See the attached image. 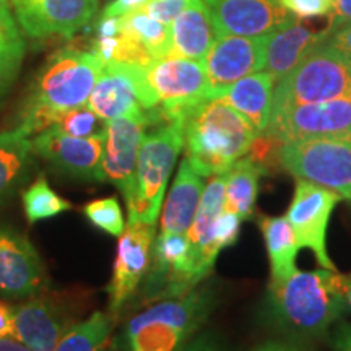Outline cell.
<instances>
[{
	"instance_id": "6da1fadb",
	"label": "cell",
	"mask_w": 351,
	"mask_h": 351,
	"mask_svg": "<svg viewBox=\"0 0 351 351\" xmlns=\"http://www.w3.org/2000/svg\"><path fill=\"white\" fill-rule=\"evenodd\" d=\"M270 317L280 330L298 340L326 335L345 314V298L333 270L295 271L269 287Z\"/></svg>"
},
{
	"instance_id": "7a4b0ae2",
	"label": "cell",
	"mask_w": 351,
	"mask_h": 351,
	"mask_svg": "<svg viewBox=\"0 0 351 351\" xmlns=\"http://www.w3.org/2000/svg\"><path fill=\"white\" fill-rule=\"evenodd\" d=\"M256 137L251 122L218 99L197 104L184 121L186 160L204 178L228 173Z\"/></svg>"
},
{
	"instance_id": "3957f363",
	"label": "cell",
	"mask_w": 351,
	"mask_h": 351,
	"mask_svg": "<svg viewBox=\"0 0 351 351\" xmlns=\"http://www.w3.org/2000/svg\"><path fill=\"white\" fill-rule=\"evenodd\" d=\"M215 306L212 288L163 300L132 317L121 333V351H178L194 339Z\"/></svg>"
},
{
	"instance_id": "277c9868",
	"label": "cell",
	"mask_w": 351,
	"mask_h": 351,
	"mask_svg": "<svg viewBox=\"0 0 351 351\" xmlns=\"http://www.w3.org/2000/svg\"><path fill=\"white\" fill-rule=\"evenodd\" d=\"M184 148V121L163 122L145 134L140 145L135 184L125 199L130 223L156 225L169 176Z\"/></svg>"
},
{
	"instance_id": "5b68a950",
	"label": "cell",
	"mask_w": 351,
	"mask_h": 351,
	"mask_svg": "<svg viewBox=\"0 0 351 351\" xmlns=\"http://www.w3.org/2000/svg\"><path fill=\"white\" fill-rule=\"evenodd\" d=\"M348 96H351V64L339 51L322 43L295 70L276 82L271 117L301 104L324 103Z\"/></svg>"
},
{
	"instance_id": "8992f818",
	"label": "cell",
	"mask_w": 351,
	"mask_h": 351,
	"mask_svg": "<svg viewBox=\"0 0 351 351\" xmlns=\"http://www.w3.org/2000/svg\"><path fill=\"white\" fill-rule=\"evenodd\" d=\"M104 65L95 51H60L41 70L28 104L54 111L86 106Z\"/></svg>"
},
{
	"instance_id": "52a82bcc",
	"label": "cell",
	"mask_w": 351,
	"mask_h": 351,
	"mask_svg": "<svg viewBox=\"0 0 351 351\" xmlns=\"http://www.w3.org/2000/svg\"><path fill=\"white\" fill-rule=\"evenodd\" d=\"M280 163L298 179L330 189L351 200V142L304 138L283 142Z\"/></svg>"
},
{
	"instance_id": "ba28073f",
	"label": "cell",
	"mask_w": 351,
	"mask_h": 351,
	"mask_svg": "<svg viewBox=\"0 0 351 351\" xmlns=\"http://www.w3.org/2000/svg\"><path fill=\"white\" fill-rule=\"evenodd\" d=\"M339 202L340 195L330 189L298 179L295 195L287 213L298 247L311 249L319 265L333 271L335 267L327 251V228L333 208Z\"/></svg>"
},
{
	"instance_id": "9c48e42d",
	"label": "cell",
	"mask_w": 351,
	"mask_h": 351,
	"mask_svg": "<svg viewBox=\"0 0 351 351\" xmlns=\"http://www.w3.org/2000/svg\"><path fill=\"white\" fill-rule=\"evenodd\" d=\"M104 135L73 137L57 125L39 132L32 140L33 153L57 173L80 181H103Z\"/></svg>"
},
{
	"instance_id": "30bf717a",
	"label": "cell",
	"mask_w": 351,
	"mask_h": 351,
	"mask_svg": "<svg viewBox=\"0 0 351 351\" xmlns=\"http://www.w3.org/2000/svg\"><path fill=\"white\" fill-rule=\"evenodd\" d=\"M265 134L274 135L282 143L304 138H341L351 142V96L288 109L271 117Z\"/></svg>"
},
{
	"instance_id": "8fae6325",
	"label": "cell",
	"mask_w": 351,
	"mask_h": 351,
	"mask_svg": "<svg viewBox=\"0 0 351 351\" xmlns=\"http://www.w3.org/2000/svg\"><path fill=\"white\" fill-rule=\"evenodd\" d=\"M267 36H218L205 54L208 78V99H218L241 78L262 72L265 67Z\"/></svg>"
},
{
	"instance_id": "7c38bea8",
	"label": "cell",
	"mask_w": 351,
	"mask_h": 351,
	"mask_svg": "<svg viewBox=\"0 0 351 351\" xmlns=\"http://www.w3.org/2000/svg\"><path fill=\"white\" fill-rule=\"evenodd\" d=\"M155 228L156 225L129 221L121 234L112 278L108 287L109 314L114 319L137 291L140 282L150 269Z\"/></svg>"
},
{
	"instance_id": "4fadbf2b",
	"label": "cell",
	"mask_w": 351,
	"mask_h": 351,
	"mask_svg": "<svg viewBox=\"0 0 351 351\" xmlns=\"http://www.w3.org/2000/svg\"><path fill=\"white\" fill-rule=\"evenodd\" d=\"M21 28L32 38H70L90 23L99 0H12Z\"/></svg>"
},
{
	"instance_id": "5bb4252c",
	"label": "cell",
	"mask_w": 351,
	"mask_h": 351,
	"mask_svg": "<svg viewBox=\"0 0 351 351\" xmlns=\"http://www.w3.org/2000/svg\"><path fill=\"white\" fill-rule=\"evenodd\" d=\"M215 36H267L293 20L278 0H204Z\"/></svg>"
},
{
	"instance_id": "9a60e30c",
	"label": "cell",
	"mask_w": 351,
	"mask_h": 351,
	"mask_svg": "<svg viewBox=\"0 0 351 351\" xmlns=\"http://www.w3.org/2000/svg\"><path fill=\"white\" fill-rule=\"evenodd\" d=\"M46 271L32 241L10 226L0 225V293L32 298L41 291Z\"/></svg>"
},
{
	"instance_id": "2e32d148",
	"label": "cell",
	"mask_w": 351,
	"mask_h": 351,
	"mask_svg": "<svg viewBox=\"0 0 351 351\" xmlns=\"http://www.w3.org/2000/svg\"><path fill=\"white\" fill-rule=\"evenodd\" d=\"M150 116L119 117L108 121L103 153V181L112 182L124 199L130 195L135 184L137 158Z\"/></svg>"
},
{
	"instance_id": "e0dca14e",
	"label": "cell",
	"mask_w": 351,
	"mask_h": 351,
	"mask_svg": "<svg viewBox=\"0 0 351 351\" xmlns=\"http://www.w3.org/2000/svg\"><path fill=\"white\" fill-rule=\"evenodd\" d=\"M226 173L215 174L205 187L199 210L187 231L191 274L199 285L213 269V263L221 249L215 239V226L219 213L225 210Z\"/></svg>"
},
{
	"instance_id": "ac0fdd59",
	"label": "cell",
	"mask_w": 351,
	"mask_h": 351,
	"mask_svg": "<svg viewBox=\"0 0 351 351\" xmlns=\"http://www.w3.org/2000/svg\"><path fill=\"white\" fill-rule=\"evenodd\" d=\"M86 106L106 122L119 117L147 116V111L140 104L135 65L114 60L106 62Z\"/></svg>"
},
{
	"instance_id": "d6986e66",
	"label": "cell",
	"mask_w": 351,
	"mask_h": 351,
	"mask_svg": "<svg viewBox=\"0 0 351 351\" xmlns=\"http://www.w3.org/2000/svg\"><path fill=\"white\" fill-rule=\"evenodd\" d=\"M330 29L314 32L306 28L296 19L276 28L269 34L265 49V67L263 70L274 77L275 83L295 70L304 57L319 44L326 43Z\"/></svg>"
},
{
	"instance_id": "ffe728a7",
	"label": "cell",
	"mask_w": 351,
	"mask_h": 351,
	"mask_svg": "<svg viewBox=\"0 0 351 351\" xmlns=\"http://www.w3.org/2000/svg\"><path fill=\"white\" fill-rule=\"evenodd\" d=\"M67 330L64 317L49 302L29 300L13 307L12 337L32 351H56Z\"/></svg>"
},
{
	"instance_id": "44dd1931",
	"label": "cell",
	"mask_w": 351,
	"mask_h": 351,
	"mask_svg": "<svg viewBox=\"0 0 351 351\" xmlns=\"http://www.w3.org/2000/svg\"><path fill=\"white\" fill-rule=\"evenodd\" d=\"M205 191L204 176L192 168L187 160L179 166L168 202H166L163 217H161V232L169 234H187L199 210L202 195Z\"/></svg>"
},
{
	"instance_id": "7402d4cb",
	"label": "cell",
	"mask_w": 351,
	"mask_h": 351,
	"mask_svg": "<svg viewBox=\"0 0 351 351\" xmlns=\"http://www.w3.org/2000/svg\"><path fill=\"white\" fill-rule=\"evenodd\" d=\"M215 29L204 0L194 2L171 23L168 57L202 60L215 41ZM166 57V59H168Z\"/></svg>"
},
{
	"instance_id": "603a6c76",
	"label": "cell",
	"mask_w": 351,
	"mask_h": 351,
	"mask_svg": "<svg viewBox=\"0 0 351 351\" xmlns=\"http://www.w3.org/2000/svg\"><path fill=\"white\" fill-rule=\"evenodd\" d=\"M274 85V77L262 70V72L241 78L239 82L228 88L218 101L243 114L257 130V134H262L270 124Z\"/></svg>"
},
{
	"instance_id": "cb8c5ba5",
	"label": "cell",
	"mask_w": 351,
	"mask_h": 351,
	"mask_svg": "<svg viewBox=\"0 0 351 351\" xmlns=\"http://www.w3.org/2000/svg\"><path fill=\"white\" fill-rule=\"evenodd\" d=\"M32 134L23 124L0 132V205L5 204L33 169Z\"/></svg>"
},
{
	"instance_id": "d4e9b609",
	"label": "cell",
	"mask_w": 351,
	"mask_h": 351,
	"mask_svg": "<svg viewBox=\"0 0 351 351\" xmlns=\"http://www.w3.org/2000/svg\"><path fill=\"white\" fill-rule=\"evenodd\" d=\"M262 232L270 258L271 280L282 282L296 271L298 247L295 232L287 217L263 218Z\"/></svg>"
},
{
	"instance_id": "484cf974",
	"label": "cell",
	"mask_w": 351,
	"mask_h": 351,
	"mask_svg": "<svg viewBox=\"0 0 351 351\" xmlns=\"http://www.w3.org/2000/svg\"><path fill=\"white\" fill-rule=\"evenodd\" d=\"M261 166L251 158H241L226 173L225 210L238 215L241 219L252 217L258 194Z\"/></svg>"
},
{
	"instance_id": "4316f807",
	"label": "cell",
	"mask_w": 351,
	"mask_h": 351,
	"mask_svg": "<svg viewBox=\"0 0 351 351\" xmlns=\"http://www.w3.org/2000/svg\"><path fill=\"white\" fill-rule=\"evenodd\" d=\"M117 33L147 47L153 59H166L171 47V25L152 19L142 10L117 16Z\"/></svg>"
},
{
	"instance_id": "83f0119b",
	"label": "cell",
	"mask_w": 351,
	"mask_h": 351,
	"mask_svg": "<svg viewBox=\"0 0 351 351\" xmlns=\"http://www.w3.org/2000/svg\"><path fill=\"white\" fill-rule=\"evenodd\" d=\"M25 49V39L12 16L8 0H0V90L15 80Z\"/></svg>"
},
{
	"instance_id": "f1b7e54d",
	"label": "cell",
	"mask_w": 351,
	"mask_h": 351,
	"mask_svg": "<svg viewBox=\"0 0 351 351\" xmlns=\"http://www.w3.org/2000/svg\"><path fill=\"white\" fill-rule=\"evenodd\" d=\"M114 317L106 313H95L86 320L65 332L56 351H103L111 335Z\"/></svg>"
},
{
	"instance_id": "f546056e",
	"label": "cell",
	"mask_w": 351,
	"mask_h": 351,
	"mask_svg": "<svg viewBox=\"0 0 351 351\" xmlns=\"http://www.w3.org/2000/svg\"><path fill=\"white\" fill-rule=\"evenodd\" d=\"M25 215L29 225L46 218H54L57 215L72 210V204L54 192L44 176L34 179V182L23 192Z\"/></svg>"
},
{
	"instance_id": "4dcf8cb0",
	"label": "cell",
	"mask_w": 351,
	"mask_h": 351,
	"mask_svg": "<svg viewBox=\"0 0 351 351\" xmlns=\"http://www.w3.org/2000/svg\"><path fill=\"white\" fill-rule=\"evenodd\" d=\"M57 127L73 137H96L106 134L108 122L91 111L88 106L73 108L62 111L57 121Z\"/></svg>"
},
{
	"instance_id": "1f68e13d",
	"label": "cell",
	"mask_w": 351,
	"mask_h": 351,
	"mask_svg": "<svg viewBox=\"0 0 351 351\" xmlns=\"http://www.w3.org/2000/svg\"><path fill=\"white\" fill-rule=\"evenodd\" d=\"M83 215L91 225L99 228L101 231H106L108 234L121 236L124 232V217L116 197L90 202L83 207Z\"/></svg>"
},
{
	"instance_id": "d6a6232c",
	"label": "cell",
	"mask_w": 351,
	"mask_h": 351,
	"mask_svg": "<svg viewBox=\"0 0 351 351\" xmlns=\"http://www.w3.org/2000/svg\"><path fill=\"white\" fill-rule=\"evenodd\" d=\"M192 2L194 0H150L138 10L145 12L161 23L171 25Z\"/></svg>"
},
{
	"instance_id": "836d02e7",
	"label": "cell",
	"mask_w": 351,
	"mask_h": 351,
	"mask_svg": "<svg viewBox=\"0 0 351 351\" xmlns=\"http://www.w3.org/2000/svg\"><path fill=\"white\" fill-rule=\"evenodd\" d=\"M278 2L300 19L330 15L333 7V0H278Z\"/></svg>"
},
{
	"instance_id": "e575fe53",
	"label": "cell",
	"mask_w": 351,
	"mask_h": 351,
	"mask_svg": "<svg viewBox=\"0 0 351 351\" xmlns=\"http://www.w3.org/2000/svg\"><path fill=\"white\" fill-rule=\"evenodd\" d=\"M241 228V218L238 215L223 210L217 218V226H215V239L219 249H225L232 245L238 241Z\"/></svg>"
},
{
	"instance_id": "d590c367",
	"label": "cell",
	"mask_w": 351,
	"mask_h": 351,
	"mask_svg": "<svg viewBox=\"0 0 351 351\" xmlns=\"http://www.w3.org/2000/svg\"><path fill=\"white\" fill-rule=\"evenodd\" d=\"M178 351H231L228 346L223 343L213 333H200L195 335L194 339L187 341L182 348Z\"/></svg>"
},
{
	"instance_id": "8d00e7d4",
	"label": "cell",
	"mask_w": 351,
	"mask_h": 351,
	"mask_svg": "<svg viewBox=\"0 0 351 351\" xmlns=\"http://www.w3.org/2000/svg\"><path fill=\"white\" fill-rule=\"evenodd\" d=\"M326 44H328L335 51H339L351 64V23L341 26V28L328 34Z\"/></svg>"
},
{
	"instance_id": "74e56055",
	"label": "cell",
	"mask_w": 351,
	"mask_h": 351,
	"mask_svg": "<svg viewBox=\"0 0 351 351\" xmlns=\"http://www.w3.org/2000/svg\"><path fill=\"white\" fill-rule=\"evenodd\" d=\"M351 23V0H333L330 12V32Z\"/></svg>"
},
{
	"instance_id": "f35d334b",
	"label": "cell",
	"mask_w": 351,
	"mask_h": 351,
	"mask_svg": "<svg viewBox=\"0 0 351 351\" xmlns=\"http://www.w3.org/2000/svg\"><path fill=\"white\" fill-rule=\"evenodd\" d=\"M147 2H150V0H116L104 10V16H116L117 19V16L125 15L132 10H138Z\"/></svg>"
},
{
	"instance_id": "ab89813d",
	"label": "cell",
	"mask_w": 351,
	"mask_h": 351,
	"mask_svg": "<svg viewBox=\"0 0 351 351\" xmlns=\"http://www.w3.org/2000/svg\"><path fill=\"white\" fill-rule=\"evenodd\" d=\"M332 345L335 351H351V326L340 324L333 332Z\"/></svg>"
},
{
	"instance_id": "60d3db41",
	"label": "cell",
	"mask_w": 351,
	"mask_h": 351,
	"mask_svg": "<svg viewBox=\"0 0 351 351\" xmlns=\"http://www.w3.org/2000/svg\"><path fill=\"white\" fill-rule=\"evenodd\" d=\"M13 328V307L0 302V339L12 335Z\"/></svg>"
},
{
	"instance_id": "b9f144b4",
	"label": "cell",
	"mask_w": 351,
	"mask_h": 351,
	"mask_svg": "<svg viewBox=\"0 0 351 351\" xmlns=\"http://www.w3.org/2000/svg\"><path fill=\"white\" fill-rule=\"evenodd\" d=\"M252 351H306L301 348L300 345L291 343V341H278V340H269L265 343H261L256 346Z\"/></svg>"
},
{
	"instance_id": "7bdbcfd3",
	"label": "cell",
	"mask_w": 351,
	"mask_h": 351,
	"mask_svg": "<svg viewBox=\"0 0 351 351\" xmlns=\"http://www.w3.org/2000/svg\"><path fill=\"white\" fill-rule=\"evenodd\" d=\"M0 351H32L28 346H25L21 341H19L13 337H5V339H0Z\"/></svg>"
},
{
	"instance_id": "ee69618b",
	"label": "cell",
	"mask_w": 351,
	"mask_h": 351,
	"mask_svg": "<svg viewBox=\"0 0 351 351\" xmlns=\"http://www.w3.org/2000/svg\"><path fill=\"white\" fill-rule=\"evenodd\" d=\"M339 285L341 289V295L345 298L346 307L351 309V275H339Z\"/></svg>"
}]
</instances>
